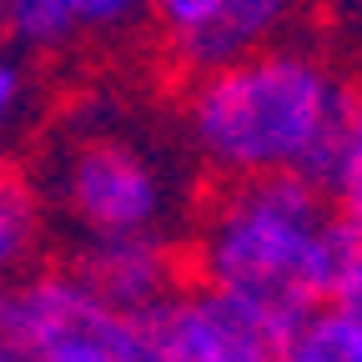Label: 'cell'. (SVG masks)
I'll list each match as a JSON object with an SVG mask.
<instances>
[{"label":"cell","instance_id":"cell-15","mask_svg":"<svg viewBox=\"0 0 362 362\" xmlns=\"http://www.w3.org/2000/svg\"><path fill=\"white\" fill-rule=\"evenodd\" d=\"M322 302H332L337 312H347L352 322L362 327V237L347 247V257H342V267H337V277H332Z\"/></svg>","mask_w":362,"mask_h":362},{"label":"cell","instance_id":"cell-17","mask_svg":"<svg viewBox=\"0 0 362 362\" xmlns=\"http://www.w3.org/2000/svg\"><path fill=\"white\" fill-rule=\"evenodd\" d=\"M0 362H21V352L11 347V337H6V332H0Z\"/></svg>","mask_w":362,"mask_h":362},{"label":"cell","instance_id":"cell-5","mask_svg":"<svg viewBox=\"0 0 362 362\" xmlns=\"http://www.w3.org/2000/svg\"><path fill=\"white\" fill-rule=\"evenodd\" d=\"M71 267L96 292L101 307L116 317H131L151 302H161L187 277V247L166 242L161 232H116V237H81Z\"/></svg>","mask_w":362,"mask_h":362},{"label":"cell","instance_id":"cell-10","mask_svg":"<svg viewBox=\"0 0 362 362\" xmlns=\"http://www.w3.org/2000/svg\"><path fill=\"white\" fill-rule=\"evenodd\" d=\"M81 40L86 35L66 0H6V45H16L25 61H56Z\"/></svg>","mask_w":362,"mask_h":362},{"label":"cell","instance_id":"cell-9","mask_svg":"<svg viewBox=\"0 0 362 362\" xmlns=\"http://www.w3.org/2000/svg\"><path fill=\"white\" fill-rule=\"evenodd\" d=\"M116 322L121 317L111 307L90 302L86 312L71 317V322H61L56 332H45L30 347H21V362H121Z\"/></svg>","mask_w":362,"mask_h":362},{"label":"cell","instance_id":"cell-3","mask_svg":"<svg viewBox=\"0 0 362 362\" xmlns=\"http://www.w3.org/2000/svg\"><path fill=\"white\" fill-rule=\"evenodd\" d=\"M292 317L242 292L181 277L161 302L116 322L121 362H277Z\"/></svg>","mask_w":362,"mask_h":362},{"label":"cell","instance_id":"cell-12","mask_svg":"<svg viewBox=\"0 0 362 362\" xmlns=\"http://www.w3.org/2000/svg\"><path fill=\"white\" fill-rule=\"evenodd\" d=\"M86 40H126L146 25V0H66Z\"/></svg>","mask_w":362,"mask_h":362},{"label":"cell","instance_id":"cell-13","mask_svg":"<svg viewBox=\"0 0 362 362\" xmlns=\"http://www.w3.org/2000/svg\"><path fill=\"white\" fill-rule=\"evenodd\" d=\"M216 6L221 0H146V25H156L166 56H171L216 16Z\"/></svg>","mask_w":362,"mask_h":362},{"label":"cell","instance_id":"cell-16","mask_svg":"<svg viewBox=\"0 0 362 362\" xmlns=\"http://www.w3.org/2000/svg\"><path fill=\"white\" fill-rule=\"evenodd\" d=\"M352 136L362 141V90H352Z\"/></svg>","mask_w":362,"mask_h":362},{"label":"cell","instance_id":"cell-7","mask_svg":"<svg viewBox=\"0 0 362 362\" xmlns=\"http://www.w3.org/2000/svg\"><path fill=\"white\" fill-rule=\"evenodd\" d=\"M45 237V202L30 181L11 166H0V292H6L21 272L35 267Z\"/></svg>","mask_w":362,"mask_h":362},{"label":"cell","instance_id":"cell-14","mask_svg":"<svg viewBox=\"0 0 362 362\" xmlns=\"http://www.w3.org/2000/svg\"><path fill=\"white\" fill-rule=\"evenodd\" d=\"M35 106V81L25 71V56L0 45V136H11Z\"/></svg>","mask_w":362,"mask_h":362},{"label":"cell","instance_id":"cell-1","mask_svg":"<svg viewBox=\"0 0 362 362\" xmlns=\"http://www.w3.org/2000/svg\"><path fill=\"white\" fill-rule=\"evenodd\" d=\"M181 81V131L216 181L277 171L322 181L352 141V86L312 45L272 40Z\"/></svg>","mask_w":362,"mask_h":362},{"label":"cell","instance_id":"cell-2","mask_svg":"<svg viewBox=\"0 0 362 362\" xmlns=\"http://www.w3.org/2000/svg\"><path fill=\"white\" fill-rule=\"evenodd\" d=\"M357 232L337 221L322 187L307 176H237L206 197L187 247V272L242 292L282 317L327 297Z\"/></svg>","mask_w":362,"mask_h":362},{"label":"cell","instance_id":"cell-11","mask_svg":"<svg viewBox=\"0 0 362 362\" xmlns=\"http://www.w3.org/2000/svg\"><path fill=\"white\" fill-rule=\"evenodd\" d=\"M317 187H322L327 206L337 211V221L362 237V141H357V136L337 151V161L327 166V176L317 181Z\"/></svg>","mask_w":362,"mask_h":362},{"label":"cell","instance_id":"cell-6","mask_svg":"<svg viewBox=\"0 0 362 362\" xmlns=\"http://www.w3.org/2000/svg\"><path fill=\"white\" fill-rule=\"evenodd\" d=\"M297 11H302V0H221L216 16L181 45V51H171V61H176L181 76L226 66V61H237L247 51H262L272 40H287Z\"/></svg>","mask_w":362,"mask_h":362},{"label":"cell","instance_id":"cell-4","mask_svg":"<svg viewBox=\"0 0 362 362\" xmlns=\"http://www.w3.org/2000/svg\"><path fill=\"white\" fill-rule=\"evenodd\" d=\"M51 197L81 237L161 232L171 216V176L141 141L76 136L56 156Z\"/></svg>","mask_w":362,"mask_h":362},{"label":"cell","instance_id":"cell-18","mask_svg":"<svg viewBox=\"0 0 362 362\" xmlns=\"http://www.w3.org/2000/svg\"><path fill=\"white\" fill-rule=\"evenodd\" d=\"M0 45H6V0H0Z\"/></svg>","mask_w":362,"mask_h":362},{"label":"cell","instance_id":"cell-8","mask_svg":"<svg viewBox=\"0 0 362 362\" xmlns=\"http://www.w3.org/2000/svg\"><path fill=\"white\" fill-rule=\"evenodd\" d=\"M277 362H362V327L332 302H317L287 322Z\"/></svg>","mask_w":362,"mask_h":362}]
</instances>
